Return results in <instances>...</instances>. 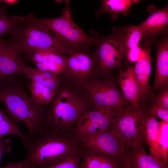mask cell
I'll use <instances>...</instances> for the list:
<instances>
[{"label":"cell","mask_w":168,"mask_h":168,"mask_svg":"<svg viewBox=\"0 0 168 168\" xmlns=\"http://www.w3.org/2000/svg\"><path fill=\"white\" fill-rule=\"evenodd\" d=\"M30 97L37 104L44 106L51 103L57 92L42 84L31 81L29 86Z\"/></svg>","instance_id":"obj_22"},{"label":"cell","mask_w":168,"mask_h":168,"mask_svg":"<svg viewBox=\"0 0 168 168\" xmlns=\"http://www.w3.org/2000/svg\"><path fill=\"white\" fill-rule=\"evenodd\" d=\"M168 122L159 121V128L156 144L157 159L168 163Z\"/></svg>","instance_id":"obj_25"},{"label":"cell","mask_w":168,"mask_h":168,"mask_svg":"<svg viewBox=\"0 0 168 168\" xmlns=\"http://www.w3.org/2000/svg\"><path fill=\"white\" fill-rule=\"evenodd\" d=\"M124 168H133L130 165V164L126 165Z\"/></svg>","instance_id":"obj_36"},{"label":"cell","mask_w":168,"mask_h":168,"mask_svg":"<svg viewBox=\"0 0 168 168\" xmlns=\"http://www.w3.org/2000/svg\"><path fill=\"white\" fill-rule=\"evenodd\" d=\"M27 168H38L37 167L34 166H28Z\"/></svg>","instance_id":"obj_38"},{"label":"cell","mask_w":168,"mask_h":168,"mask_svg":"<svg viewBox=\"0 0 168 168\" xmlns=\"http://www.w3.org/2000/svg\"><path fill=\"white\" fill-rule=\"evenodd\" d=\"M23 74L31 81L44 86L57 93L62 82L59 75L30 67H23Z\"/></svg>","instance_id":"obj_20"},{"label":"cell","mask_w":168,"mask_h":168,"mask_svg":"<svg viewBox=\"0 0 168 168\" xmlns=\"http://www.w3.org/2000/svg\"><path fill=\"white\" fill-rule=\"evenodd\" d=\"M59 75L62 82L81 91L98 76L94 50L74 52L67 55L65 68Z\"/></svg>","instance_id":"obj_9"},{"label":"cell","mask_w":168,"mask_h":168,"mask_svg":"<svg viewBox=\"0 0 168 168\" xmlns=\"http://www.w3.org/2000/svg\"><path fill=\"white\" fill-rule=\"evenodd\" d=\"M60 16L42 18L34 16L37 22L45 26L63 45L72 52L90 50L94 46V35L86 33L73 21L71 16L68 1Z\"/></svg>","instance_id":"obj_6"},{"label":"cell","mask_w":168,"mask_h":168,"mask_svg":"<svg viewBox=\"0 0 168 168\" xmlns=\"http://www.w3.org/2000/svg\"><path fill=\"white\" fill-rule=\"evenodd\" d=\"M145 147L144 146H140L130 150V163L133 168H168V163L151 156Z\"/></svg>","instance_id":"obj_19"},{"label":"cell","mask_w":168,"mask_h":168,"mask_svg":"<svg viewBox=\"0 0 168 168\" xmlns=\"http://www.w3.org/2000/svg\"><path fill=\"white\" fill-rule=\"evenodd\" d=\"M146 106L131 105L114 111L110 128L117 132L130 149L140 146L145 147Z\"/></svg>","instance_id":"obj_7"},{"label":"cell","mask_w":168,"mask_h":168,"mask_svg":"<svg viewBox=\"0 0 168 168\" xmlns=\"http://www.w3.org/2000/svg\"><path fill=\"white\" fill-rule=\"evenodd\" d=\"M86 149L130 163V149L120 136L111 128L77 138Z\"/></svg>","instance_id":"obj_10"},{"label":"cell","mask_w":168,"mask_h":168,"mask_svg":"<svg viewBox=\"0 0 168 168\" xmlns=\"http://www.w3.org/2000/svg\"><path fill=\"white\" fill-rule=\"evenodd\" d=\"M83 152L73 155L55 165L38 168H78Z\"/></svg>","instance_id":"obj_29"},{"label":"cell","mask_w":168,"mask_h":168,"mask_svg":"<svg viewBox=\"0 0 168 168\" xmlns=\"http://www.w3.org/2000/svg\"><path fill=\"white\" fill-rule=\"evenodd\" d=\"M145 124V138L149 148V155L157 159L156 144L157 139L159 121L156 117L146 109Z\"/></svg>","instance_id":"obj_21"},{"label":"cell","mask_w":168,"mask_h":168,"mask_svg":"<svg viewBox=\"0 0 168 168\" xmlns=\"http://www.w3.org/2000/svg\"><path fill=\"white\" fill-rule=\"evenodd\" d=\"M51 103L46 110L44 128L61 134L75 128L81 115L91 108L80 91L62 82Z\"/></svg>","instance_id":"obj_2"},{"label":"cell","mask_w":168,"mask_h":168,"mask_svg":"<svg viewBox=\"0 0 168 168\" xmlns=\"http://www.w3.org/2000/svg\"><path fill=\"white\" fill-rule=\"evenodd\" d=\"M12 149L11 141L9 138H0V164L4 155L11 152Z\"/></svg>","instance_id":"obj_32"},{"label":"cell","mask_w":168,"mask_h":168,"mask_svg":"<svg viewBox=\"0 0 168 168\" xmlns=\"http://www.w3.org/2000/svg\"><path fill=\"white\" fill-rule=\"evenodd\" d=\"M126 165L119 159L86 149L78 168H124Z\"/></svg>","instance_id":"obj_17"},{"label":"cell","mask_w":168,"mask_h":168,"mask_svg":"<svg viewBox=\"0 0 168 168\" xmlns=\"http://www.w3.org/2000/svg\"><path fill=\"white\" fill-rule=\"evenodd\" d=\"M140 0H103L101 1L100 6L95 13L97 17L101 14H107L112 21H116L120 14L127 16L131 11L130 8L133 5L137 3Z\"/></svg>","instance_id":"obj_18"},{"label":"cell","mask_w":168,"mask_h":168,"mask_svg":"<svg viewBox=\"0 0 168 168\" xmlns=\"http://www.w3.org/2000/svg\"><path fill=\"white\" fill-rule=\"evenodd\" d=\"M3 42L4 41L0 40V50L2 46Z\"/></svg>","instance_id":"obj_37"},{"label":"cell","mask_w":168,"mask_h":168,"mask_svg":"<svg viewBox=\"0 0 168 168\" xmlns=\"http://www.w3.org/2000/svg\"><path fill=\"white\" fill-rule=\"evenodd\" d=\"M21 54L11 40L4 41L0 50V82L9 76L23 74Z\"/></svg>","instance_id":"obj_13"},{"label":"cell","mask_w":168,"mask_h":168,"mask_svg":"<svg viewBox=\"0 0 168 168\" xmlns=\"http://www.w3.org/2000/svg\"><path fill=\"white\" fill-rule=\"evenodd\" d=\"M28 167L22 160L19 161L10 162L1 168H27Z\"/></svg>","instance_id":"obj_34"},{"label":"cell","mask_w":168,"mask_h":168,"mask_svg":"<svg viewBox=\"0 0 168 168\" xmlns=\"http://www.w3.org/2000/svg\"><path fill=\"white\" fill-rule=\"evenodd\" d=\"M15 23L11 16L9 17L3 6H0V37L6 34H11Z\"/></svg>","instance_id":"obj_28"},{"label":"cell","mask_w":168,"mask_h":168,"mask_svg":"<svg viewBox=\"0 0 168 168\" xmlns=\"http://www.w3.org/2000/svg\"><path fill=\"white\" fill-rule=\"evenodd\" d=\"M0 101L12 119L23 123L31 135L44 127L46 110L35 103L22 89L17 87L0 88Z\"/></svg>","instance_id":"obj_4"},{"label":"cell","mask_w":168,"mask_h":168,"mask_svg":"<svg viewBox=\"0 0 168 168\" xmlns=\"http://www.w3.org/2000/svg\"><path fill=\"white\" fill-rule=\"evenodd\" d=\"M122 91L124 99L132 106H141L140 95L135 79L133 67H129L126 70H120L118 79L116 82Z\"/></svg>","instance_id":"obj_16"},{"label":"cell","mask_w":168,"mask_h":168,"mask_svg":"<svg viewBox=\"0 0 168 168\" xmlns=\"http://www.w3.org/2000/svg\"><path fill=\"white\" fill-rule=\"evenodd\" d=\"M113 114L114 111H109L100 118L76 132L75 133L77 138L93 135L110 129Z\"/></svg>","instance_id":"obj_23"},{"label":"cell","mask_w":168,"mask_h":168,"mask_svg":"<svg viewBox=\"0 0 168 168\" xmlns=\"http://www.w3.org/2000/svg\"><path fill=\"white\" fill-rule=\"evenodd\" d=\"M21 141L26 152L23 160L28 166H54L83 151L74 138L45 128Z\"/></svg>","instance_id":"obj_1"},{"label":"cell","mask_w":168,"mask_h":168,"mask_svg":"<svg viewBox=\"0 0 168 168\" xmlns=\"http://www.w3.org/2000/svg\"><path fill=\"white\" fill-rule=\"evenodd\" d=\"M146 10L149 15L138 25L142 29L141 40L151 44L160 35L167 34L168 31V4L161 8L151 4Z\"/></svg>","instance_id":"obj_11"},{"label":"cell","mask_w":168,"mask_h":168,"mask_svg":"<svg viewBox=\"0 0 168 168\" xmlns=\"http://www.w3.org/2000/svg\"><path fill=\"white\" fill-rule=\"evenodd\" d=\"M66 55L42 49L36 51L30 58L38 69L59 75L65 68Z\"/></svg>","instance_id":"obj_15"},{"label":"cell","mask_w":168,"mask_h":168,"mask_svg":"<svg viewBox=\"0 0 168 168\" xmlns=\"http://www.w3.org/2000/svg\"><path fill=\"white\" fill-rule=\"evenodd\" d=\"M147 111L162 121L168 122V109L153 103L148 106H145Z\"/></svg>","instance_id":"obj_30"},{"label":"cell","mask_w":168,"mask_h":168,"mask_svg":"<svg viewBox=\"0 0 168 168\" xmlns=\"http://www.w3.org/2000/svg\"><path fill=\"white\" fill-rule=\"evenodd\" d=\"M92 109L87 110L80 116L74 128L75 133L110 111Z\"/></svg>","instance_id":"obj_26"},{"label":"cell","mask_w":168,"mask_h":168,"mask_svg":"<svg viewBox=\"0 0 168 168\" xmlns=\"http://www.w3.org/2000/svg\"><path fill=\"white\" fill-rule=\"evenodd\" d=\"M18 2L17 0H2V3L10 5L16 4Z\"/></svg>","instance_id":"obj_35"},{"label":"cell","mask_w":168,"mask_h":168,"mask_svg":"<svg viewBox=\"0 0 168 168\" xmlns=\"http://www.w3.org/2000/svg\"><path fill=\"white\" fill-rule=\"evenodd\" d=\"M156 47L155 72L152 91L168 86V37L163 35L159 39L153 42Z\"/></svg>","instance_id":"obj_14"},{"label":"cell","mask_w":168,"mask_h":168,"mask_svg":"<svg viewBox=\"0 0 168 168\" xmlns=\"http://www.w3.org/2000/svg\"><path fill=\"white\" fill-rule=\"evenodd\" d=\"M151 44L144 43L142 47V53L133 67V72L138 86L141 105L145 106L147 101L153 96L152 88L149 84L152 70Z\"/></svg>","instance_id":"obj_12"},{"label":"cell","mask_w":168,"mask_h":168,"mask_svg":"<svg viewBox=\"0 0 168 168\" xmlns=\"http://www.w3.org/2000/svg\"><path fill=\"white\" fill-rule=\"evenodd\" d=\"M142 53V47L139 45L128 50L126 57L131 63H136L140 58Z\"/></svg>","instance_id":"obj_33"},{"label":"cell","mask_w":168,"mask_h":168,"mask_svg":"<svg viewBox=\"0 0 168 168\" xmlns=\"http://www.w3.org/2000/svg\"><path fill=\"white\" fill-rule=\"evenodd\" d=\"M80 91L91 108L113 111L131 105L120 91L116 82L110 76L96 77Z\"/></svg>","instance_id":"obj_8"},{"label":"cell","mask_w":168,"mask_h":168,"mask_svg":"<svg viewBox=\"0 0 168 168\" xmlns=\"http://www.w3.org/2000/svg\"><path fill=\"white\" fill-rule=\"evenodd\" d=\"M34 16H13L15 26L11 40L21 53L30 58L40 50H48L66 55L73 52L63 45L44 26L35 20Z\"/></svg>","instance_id":"obj_3"},{"label":"cell","mask_w":168,"mask_h":168,"mask_svg":"<svg viewBox=\"0 0 168 168\" xmlns=\"http://www.w3.org/2000/svg\"><path fill=\"white\" fill-rule=\"evenodd\" d=\"M126 31L125 43L128 50L138 46L142 35L141 28L138 25L127 26Z\"/></svg>","instance_id":"obj_27"},{"label":"cell","mask_w":168,"mask_h":168,"mask_svg":"<svg viewBox=\"0 0 168 168\" xmlns=\"http://www.w3.org/2000/svg\"><path fill=\"white\" fill-rule=\"evenodd\" d=\"M14 135L21 140L27 137L12 119L7 116L0 108V138L7 135Z\"/></svg>","instance_id":"obj_24"},{"label":"cell","mask_w":168,"mask_h":168,"mask_svg":"<svg viewBox=\"0 0 168 168\" xmlns=\"http://www.w3.org/2000/svg\"><path fill=\"white\" fill-rule=\"evenodd\" d=\"M157 95L152 98V103L168 109V86L158 90Z\"/></svg>","instance_id":"obj_31"},{"label":"cell","mask_w":168,"mask_h":168,"mask_svg":"<svg viewBox=\"0 0 168 168\" xmlns=\"http://www.w3.org/2000/svg\"><path fill=\"white\" fill-rule=\"evenodd\" d=\"M127 26L113 27L111 33L106 36L101 35L96 31H91L95 38L94 51L98 76H110L112 71L119 67L126 57Z\"/></svg>","instance_id":"obj_5"}]
</instances>
